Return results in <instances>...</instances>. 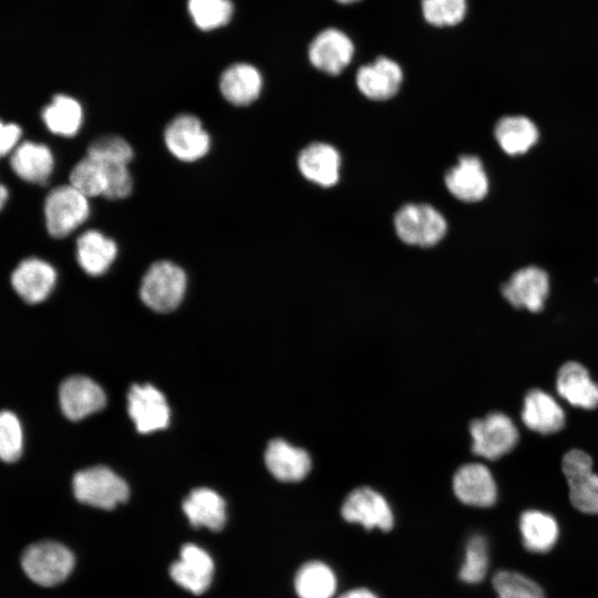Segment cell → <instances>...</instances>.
Instances as JSON below:
<instances>
[{"label":"cell","mask_w":598,"mask_h":598,"mask_svg":"<svg viewBox=\"0 0 598 598\" xmlns=\"http://www.w3.org/2000/svg\"><path fill=\"white\" fill-rule=\"evenodd\" d=\"M187 286L185 271L169 260H158L146 270L140 287L143 302L157 312L178 307Z\"/></svg>","instance_id":"obj_1"},{"label":"cell","mask_w":598,"mask_h":598,"mask_svg":"<svg viewBox=\"0 0 598 598\" xmlns=\"http://www.w3.org/2000/svg\"><path fill=\"white\" fill-rule=\"evenodd\" d=\"M43 210L48 233L54 238H64L86 221L90 203L70 184L60 185L47 195Z\"/></svg>","instance_id":"obj_2"},{"label":"cell","mask_w":598,"mask_h":598,"mask_svg":"<svg viewBox=\"0 0 598 598\" xmlns=\"http://www.w3.org/2000/svg\"><path fill=\"white\" fill-rule=\"evenodd\" d=\"M21 566L32 581L50 587L68 578L74 567V557L62 544L44 540L25 548Z\"/></svg>","instance_id":"obj_3"},{"label":"cell","mask_w":598,"mask_h":598,"mask_svg":"<svg viewBox=\"0 0 598 598\" xmlns=\"http://www.w3.org/2000/svg\"><path fill=\"white\" fill-rule=\"evenodd\" d=\"M72 486L78 501L103 509H113L130 495L126 482L102 465L78 472Z\"/></svg>","instance_id":"obj_4"},{"label":"cell","mask_w":598,"mask_h":598,"mask_svg":"<svg viewBox=\"0 0 598 598\" xmlns=\"http://www.w3.org/2000/svg\"><path fill=\"white\" fill-rule=\"evenodd\" d=\"M395 231L408 245L431 247L445 235L447 224L443 215L427 204H406L394 217Z\"/></svg>","instance_id":"obj_5"},{"label":"cell","mask_w":598,"mask_h":598,"mask_svg":"<svg viewBox=\"0 0 598 598\" xmlns=\"http://www.w3.org/2000/svg\"><path fill=\"white\" fill-rule=\"evenodd\" d=\"M468 431L473 453L489 461L509 453L519 436L513 420L502 412H492L472 421Z\"/></svg>","instance_id":"obj_6"},{"label":"cell","mask_w":598,"mask_h":598,"mask_svg":"<svg viewBox=\"0 0 598 598\" xmlns=\"http://www.w3.org/2000/svg\"><path fill=\"white\" fill-rule=\"evenodd\" d=\"M340 513L346 522L359 524L367 530L390 532L394 526V514L389 502L369 486L351 491L344 498Z\"/></svg>","instance_id":"obj_7"},{"label":"cell","mask_w":598,"mask_h":598,"mask_svg":"<svg viewBox=\"0 0 598 598\" xmlns=\"http://www.w3.org/2000/svg\"><path fill=\"white\" fill-rule=\"evenodd\" d=\"M164 142L169 153L181 162L193 163L210 150V136L202 121L193 114H179L165 127Z\"/></svg>","instance_id":"obj_8"},{"label":"cell","mask_w":598,"mask_h":598,"mask_svg":"<svg viewBox=\"0 0 598 598\" xmlns=\"http://www.w3.org/2000/svg\"><path fill=\"white\" fill-rule=\"evenodd\" d=\"M563 472L573 506L586 514H598V474L592 471L591 457L571 450L563 458Z\"/></svg>","instance_id":"obj_9"},{"label":"cell","mask_w":598,"mask_h":598,"mask_svg":"<svg viewBox=\"0 0 598 598\" xmlns=\"http://www.w3.org/2000/svg\"><path fill=\"white\" fill-rule=\"evenodd\" d=\"M354 44L340 29L326 28L315 35L308 47L312 66L329 75L340 74L352 61Z\"/></svg>","instance_id":"obj_10"},{"label":"cell","mask_w":598,"mask_h":598,"mask_svg":"<svg viewBox=\"0 0 598 598\" xmlns=\"http://www.w3.org/2000/svg\"><path fill=\"white\" fill-rule=\"evenodd\" d=\"M127 410L140 433L166 429L171 411L164 394L152 384H134L127 394Z\"/></svg>","instance_id":"obj_11"},{"label":"cell","mask_w":598,"mask_h":598,"mask_svg":"<svg viewBox=\"0 0 598 598\" xmlns=\"http://www.w3.org/2000/svg\"><path fill=\"white\" fill-rule=\"evenodd\" d=\"M452 488L465 505L491 507L497 499V486L487 466L481 463L462 465L454 474Z\"/></svg>","instance_id":"obj_12"},{"label":"cell","mask_w":598,"mask_h":598,"mask_svg":"<svg viewBox=\"0 0 598 598\" xmlns=\"http://www.w3.org/2000/svg\"><path fill=\"white\" fill-rule=\"evenodd\" d=\"M59 400L63 414L72 421L95 413L106 404L102 388L84 375L65 379L60 385Z\"/></svg>","instance_id":"obj_13"},{"label":"cell","mask_w":598,"mask_h":598,"mask_svg":"<svg viewBox=\"0 0 598 598\" xmlns=\"http://www.w3.org/2000/svg\"><path fill=\"white\" fill-rule=\"evenodd\" d=\"M56 279V270L50 262L30 257L23 259L12 271L11 285L25 302L34 305L50 296Z\"/></svg>","instance_id":"obj_14"},{"label":"cell","mask_w":598,"mask_h":598,"mask_svg":"<svg viewBox=\"0 0 598 598\" xmlns=\"http://www.w3.org/2000/svg\"><path fill=\"white\" fill-rule=\"evenodd\" d=\"M548 291L547 274L534 266L517 270L502 287L504 298L513 307L530 312H539L544 308Z\"/></svg>","instance_id":"obj_15"},{"label":"cell","mask_w":598,"mask_h":598,"mask_svg":"<svg viewBox=\"0 0 598 598\" xmlns=\"http://www.w3.org/2000/svg\"><path fill=\"white\" fill-rule=\"evenodd\" d=\"M403 82V71L398 62L379 56L373 62L360 66L355 74L359 91L373 101L393 97Z\"/></svg>","instance_id":"obj_16"},{"label":"cell","mask_w":598,"mask_h":598,"mask_svg":"<svg viewBox=\"0 0 598 598\" xmlns=\"http://www.w3.org/2000/svg\"><path fill=\"white\" fill-rule=\"evenodd\" d=\"M214 561L203 548L186 544L181 549L179 559L169 568L172 579L194 595L206 591L212 582Z\"/></svg>","instance_id":"obj_17"},{"label":"cell","mask_w":598,"mask_h":598,"mask_svg":"<svg viewBox=\"0 0 598 598\" xmlns=\"http://www.w3.org/2000/svg\"><path fill=\"white\" fill-rule=\"evenodd\" d=\"M265 464L270 474L285 483H297L306 478L311 470L309 453L282 439H275L267 445Z\"/></svg>","instance_id":"obj_18"},{"label":"cell","mask_w":598,"mask_h":598,"mask_svg":"<svg viewBox=\"0 0 598 598\" xmlns=\"http://www.w3.org/2000/svg\"><path fill=\"white\" fill-rule=\"evenodd\" d=\"M450 193L463 202H478L488 192V179L477 156L463 155L445 175Z\"/></svg>","instance_id":"obj_19"},{"label":"cell","mask_w":598,"mask_h":598,"mask_svg":"<svg viewBox=\"0 0 598 598\" xmlns=\"http://www.w3.org/2000/svg\"><path fill=\"white\" fill-rule=\"evenodd\" d=\"M262 75L252 64L238 62L227 66L219 78V91L235 106L254 103L262 90Z\"/></svg>","instance_id":"obj_20"},{"label":"cell","mask_w":598,"mask_h":598,"mask_svg":"<svg viewBox=\"0 0 598 598\" xmlns=\"http://www.w3.org/2000/svg\"><path fill=\"white\" fill-rule=\"evenodd\" d=\"M10 166L22 181L31 184H44L52 175L54 157L49 146L42 143L24 141L10 154Z\"/></svg>","instance_id":"obj_21"},{"label":"cell","mask_w":598,"mask_h":598,"mask_svg":"<svg viewBox=\"0 0 598 598\" xmlns=\"http://www.w3.org/2000/svg\"><path fill=\"white\" fill-rule=\"evenodd\" d=\"M341 158L339 152L326 143H312L298 156V168L308 181L331 187L339 181Z\"/></svg>","instance_id":"obj_22"},{"label":"cell","mask_w":598,"mask_h":598,"mask_svg":"<svg viewBox=\"0 0 598 598\" xmlns=\"http://www.w3.org/2000/svg\"><path fill=\"white\" fill-rule=\"evenodd\" d=\"M556 389L558 394L574 406L586 410L598 406V384L578 362L570 361L560 367Z\"/></svg>","instance_id":"obj_23"},{"label":"cell","mask_w":598,"mask_h":598,"mask_svg":"<svg viewBox=\"0 0 598 598\" xmlns=\"http://www.w3.org/2000/svg\"><path fill=\"white\" fill-rule=\"evenodd\" d=\"M522 420L534 432L553 434L563 429L565 413L550 394L533 389L525 395Z\"/></svg>","instance_id":"obj_24"},{"label":"cell","mask_w":598,"mask_h":598,"mask_svg":"<svg viewBox=\"0 0 598 598\" xmlns=\"http://www.w3.org/2000/svg\"><path fill=\"white\" fill-rule=\"evenodd\" d=\"M116 243L96 229L82 233L76 240V260L91 276H101L109 270L117 256Z\"/></svg>","instance_id":"obj_25"},{"label":"cell","mask_w":598,"mask_h":598,"mask_svg":"<svg viewBox=\"0 0 598 598\" xmlns=\"http://www.w3.org/2000/svg\"><path fill=\"white\" fill-rule=\"evenodd\" d=\"M183 511L195 527L220 530L226 523V503L215 491L207 487L193 489L183 502Z\"/></svg>","instance_id":"obj_26"},{"label":"cell","mask_w":598,"mask_h":598,"mask_svg":"<svg viewBox=\"0 0 598 598\" xmlns=\"http://www.w3.org/2000/svg\"><path fill=\"white\" fill-rule=\"evenodd\" d=\"M293 588L298 598H333L338 589V578L327 563L309 560L297 570Z\"/></svg>","instance_id":"obj_27"},{"label":"cell","mask_w":598,"mask_h":598,"mask_svg":"<svg viewBox=\"0 0 598 598\" xmlns=\"http://www.w3.org/2000/svg\"><path fill=\"white\" fill-rule=\"evenodd\" d=\"M519 533L524 547L532 553H547L559 537L556 519L542 511H525L519 517Z\"/></svg>","instance_id":"obj_28"},{"label":"cell","mask_w":598,"mask_h":598,"mask_svg":"<svg viewBox=\"0 0 598 598\" xmlns=\"http://www.w3.org/2000/svg\"><path fill=\"white\" fill-rule=\"evenodd\" d=\"M41 116L51 133L63 137H72L81 130L83 109L74 97L66 94H56L42 110Z\"/></svg>","instance_id":"obj_29"},{"label":"cell","mask_w":598,"mask_h":598,"mask_svg":"<svg viewBox=\"0 0 598 598\" xmlns=\"http://www.w3.org/2000/svg\"><path fill=\"white\" fill-rule=\"evenodd\" d=\"M494 134L501 148L508 155L526 153L538 140L536 125L520 115L502 117Z\"/></svg>","instance_id":"obj_30"},{"label":"cell","mask_w":598,"mask_h":598,"mask_svg":"<svg viewBox=\"0 0 598 598\" xmlns=\"http://www.w3.org/2000/svg\"><path fill=\"white\" fill-rule=\"evenodd\" d=\"M187 12L202 31H214L227 25L234 16L231 0H187Z\"/></svg>","instance_id":"obj_31"},{"label":"cell","mask_w":598,"mask_h":598,"mask_svg":"<svg viewBox=\"0 0 598 598\" xmlns=\"http://www.w3.org/2000/svg\"><path fill=\"white\" fill-rule=\"evenodd\" d=\"M70 185L87 198L103 196L106 188L104 165L86 155L72 168Z\"/></svg>","instance_id":"obj_32"},{"label":"cell","mask_w":598,"mask_h":598,"mask_svg":"<svg viewBox=\"0 0 598 598\" xmlns=\"http://www.w3.org/2000/svg\"><path fill=\"white\" fill-rule=\"evenodd\" d=\"M488 544L483 535L475 534L466 543L458 578L466 584L481 582L488 570Z\"/></svg>","instance_id":"obj_33"},{"label":"cell","mask_w":598,"mask_h":598,"mask_svg":"<svg viewBox=\"0 0 598 598\" xmlns=\"http://www.w3.org/2000/svg\"><path fill=\"white\" fill-rule=\"evenodd\" d=\"M425 22L434 28L460 24L467 13V0H421Z\"/></svg>","instance_id":"obj_34"},{"label":"cell","mask_w":598,"mask_h":598,"mask_svg":"<svg viewBox=\"0 0 598 598\" xmlns=\"http://www.w3.org/2000/svg\"><path fill=\"white\" fill-rule=\"evenodd\" d=\"M493 587L497 598H545L537 582L517 571H497L493 577Z\"/></svg>","instance_id":"obj_35"},{"label":"cell","mask_w":598,"mask_h":598,"mask_svg":"<svg viewBox=\"0 0 598 598\" xmlns=\"http://www.w3.org/2000/svg\"><path fill=\"white\" fill-rule=\"evenodd\" d=\"M86 155L102 164L128 165L134 157V151L124 137L109 134L92 141Z\"/></svg>","instance_id":"obj_36"},{"label":"cell","mask_w":598,"mask_h":598,"mask_svg":"<svg viewBox=\"0 0 598 598\" xmlns=\"http://www.w3.org/2000/svg\"><path fill=\"white\" fill-rule=\"evenodd\" d=\"M23 451V431L18 416L11 411H0V460L17 461Z\"/></svg>","instance_id":"obj_37"},{"label":"cell","mask_w":598,"mask_h":598,"mask_svg":"<svg viewBox=\"0 0 598 598\" xmlns=\"http://www.w3.org/2000/svg\"><path fill=\"white\" fill-rule=\"evenodd\" d=\"M106 175V188L103 196L111 200L126 198L133 189V179L128 165L103 164Z\"/></svg>","instance_id":"obj_38"},{"label":"cell","mask_w":598,"mask_h":598,"mask_svg":"<svg viewBox=\"0 0 598 598\" xmlns=\"http://www.w3.org/2000/svg\"><path fill=\"white\" fill-rule=\"evenodd\" d=\"M22 128L16 123H4L0 120V158L10 155L19 145Z\"/></svg>","instance_id":"obj_39"},{"label":"cell","mask_w":598,"mask_h":598,"mask_svg":"<svg viewBox=\"0 0 598 598\" xmlns=\"http://www.w3.org/2000/svg\"><path fill=\"white\" fill-rule=\"evenodd\" d=\"M339 598H380L375 592L364 587L349 589L341 594Z\"/></svg>","instance_id":"obj_40"},{"label":"cell","mask_w":598,"mask_h":598,"mask_svg":"<svg viewBox=\"0 0 598 598\" xmlns=\"http://www.w3.org/2000/svg\"><path fill=\"white\" fill-rule=\"evenodd\" d=\"M9 197L8 188L0 183V210L4 207Z\"/></svg>","instance_id":"obj_41"},{"label":"cell","mask_w":598,"mask_h":598,"mask_svg":"<svg viewBox=\"0 0 598 598\" xmlns=\"http://www.w3.org/2000/svg\"><path fill=\"white\" fill-rule=\"evenodd\" d=\"M336 2L340 3V4H353V3H357L361 0H334Z\"/></svg>","instance_id":"obj_42"}]
</instances>
